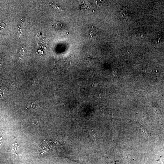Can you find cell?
Segmentation results:
<instances>
[{
	"label": "cell",
	"instance_id": "6da1fadb",
	"mask_svg": "<svg viewBox=\"0 0 164 164\" xmlns=\"http://www.w3.org/2000/svg\"><path fill=\"white\" fill-rule=\"evenodd\" d=\"M86 33L88 37L90 38L98 35L96 28L94 26L89 27L86 31Z\"/></svg>",
	"mask_w": 164,
	"mask_h": 164
},
{
	"label": "cell",
	"instance_id": "5b68a950",
	"mask_svg": "<svg viewBox=\"0 0 164 164\" xmlns=\"http://www.w3.org/2000/svg\"><path fill=\"white\" fill-rule=\"evenodd\" d=\"M65 62L68 66L69 67L70 66L71 63L70 59H67L65 61Z\"/></svg>",
	"mask_w": 164,
	"mask_h": 164
},
{
	"label": "cell",
	"instance_id": "3957f363",
	"mask_svg": "<svg viewBox=\"0 0 164 164\" xmlns=\"http://www.w3.org/2000/svg\"><path fill=\"white\" fill-rule=\"evenodd\" d=\"M53 26L55 28L57 29H61L62 27V24L59 22H55L53 24Z\"/></svg>",
	"mask_w": 164,
	"mask_h": 164
},
{
	"label": "cell",
	"instance_id": "7a4b0ae2",
	"mask_svg": "<svg viewBox=\"0 0 164 164\" xmlns=\"http://www.w3.org/2000/svg\"><path fill=\"white\" fill-rule=\"evenodd\" d=\"M120 15L124 18H126L128 16V12L126 8H122L120 12Z\"/></svg>",
	"mask_w": 164,
	"mask_h": 164
},
{
	"label": "cell",
	"instance_id": "277c9868",
	"mask_svg": "<svg viewBox=\"0 0 164 164\" xmlns=\"http://www.w3.org/2000/svg\"><path fill=\"white\" fill-rule=\"evenodd\" d=\"M113 74L114 76L115 77V80L116 82L118 83V75L117 74V72L115 70H114L113 72Z\"/></svg>",
	"mask_w": 164,
	"mask_h": 164
}]
</instances>
